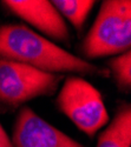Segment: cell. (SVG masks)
I'll use <instances>...</instances> for the list:
<instances>
[{
	"instance_id": "9",
	"label": "cell",
	"mask_w": 131,
	"mask_h": 147,
	"mask_svg": "<svg viewBox=\"0 0 131 147\" xmlns=\"http://www.w3.org/2000/svg\"><path fill=\"white\" fill-rule=\"evenodd\" d=\"M109 72L121 91L129 92L131 88V52L118 54L109 61Z\"/></svg>"
},
{
	"instance_id": "5",
	"label": "cell",
	"mask_w": 131,
	"mask_h": 147,
	"mask_svg": "<svg viewBox=\"0 0 131 147\" xmlns=\"http://www.w3.org/2000/svg\"><path fill=\"white\" fill-rule=\"evenodd\" d=\"M11 141L14 147H85L45 121L30 107L19 111Z\"/></svg>"
},
{
	"instance_id": "6",
	"label": "cell",
	"mask_w": 131,
	"mask_h": 147,
	"mask_svg": "<svg viewBox=\"0 0 131 147\" xmlns=\"http://www.w3.org/2000/svg\"><path fill=\"white\" fill-rule=\"evenodd\" d=\"M1 4L10 12L34 26L51 39L70 41V31L64 18L59 14L51 1L46 0H5Z\"/></svg>"
},
{
	"instance_id": "2",
	"label": "cell",
	"mask_w": 131,
	"mask_h": 147,
	"mask_svg": "<svg viewBox=\"0 0 131 147\" xmlns=\"http://www.w3.org/2000/svg\"><path fill=\"white\" fill-rule=\"evenodd\" d=\"M130 46L131 1H103L96 20L81 44L83 54L89 59L118 55L130 51Z\"/></svg>"
},
{
	"instance_id": "4",
	"label": "cell",
	"mask_w": 131,
	"mask_h": 147,
	"mask_svg": "<svg viewBox=\"0 0 131 147\" xmlns=\"http://www.w3.org/2000/svg\"><path fill=\"white\" fill-rule=\"evenodd\" d=\"M60 80V74L0 59V101L8 106L18 107L35 98L52 95Z\"/></svg>"
},
{
	"instance_id": "10",
	"label": "cell",
	"mask_w": 131,
	"mask_h": 147,
	"mask_svg": "<svg viewBox=\"0 0 131 147\" xmlns=\"http://www.w3.org/2000/svg\"><path fill=\"white\" fill-rule=\"evenodd\" d=\"M0 147H14L11 141V138L4 129V127L0 124Z\"/></svg>"
},
{
	"instance_id": "1",
	"label": "cell",
	"mask_w": 131,
	"mask_h": 147,
	"mask_svg": "<svg viewBox=\"0 0 131 147\" xmlns=\"http://www.w3.org/2000/svg\"><path fill=\"white\" fill-rule=\"evenodd\" d=\"M0 59L17 61L53 74L110 76L109 69H102L90 61L65 51L22 24L0 26Z\"/></svg>"
},
{
	"instance_id": "8",
	"label": "cell",
	"mask_w": 131,
	"mask_h": 147,
	"mask_svg": "<svg viewBox=\"0 0 131 147\" xmlns=\"http://www.w3.org/2000/svg\"><path fill=\"white\" fill-rule=\"evenodd\" d=\"M64 20L67 19L77 31H81L83 26L94 6L93 0H54L51 1Z\"/></svg>"
},
{
	"instance_id": "3",
	"label": "cell",
	"mask_w": 131,
	"mask_h": 147,
	"mask_svg": "<svg viewBox=\"0 0 131 147\" xmlns=\"http://www.w3.org/2000/svg\"><path fill=\"white\" fill-rule=\"evenodd\" d=\"M56 105L90 138L109 122V113L100 92L81 77L71 76L64 80Z\"/></svg>"
},
{
	"instance_id": "7",
	"label": "cell",
	"mask_w": 131,
	"mask_h": 147,
	"mask_svg": "<svg viewBox=\"0 0 131 147\" xmlns=\"http://www.w3.org/2000/svg\"><path fill=\"white\" fill-rule=\"evenodd\" d=\"M97 147H131V107L122 104L100 133Z\"/></svg>"
}]
</instances>
